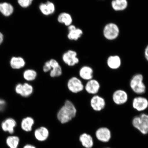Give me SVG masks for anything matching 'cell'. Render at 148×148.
<instances>
[{"label": "cell", "mask_w": 148, "mask_h": 148, "mask_svg": "<svg viewBox=\"0 0 148 148\" xmlns=\"http://www.w3.org/2000/svg\"><path fill=\"white\" fill-rule=\"evenodd\" d=\"M6 102L3 99H0V112L3 111L5 108Z\"/></svg>", "instance_id": "31"}, {"label": "cell", "mask_w": 148, "mask_h": 148, "mask_svg": "<svg viewBox=\"0 0 148 148\" xmlns=\"http://www.w3.org/2000/svg\"><path fill=\"white\" fill-rule=\"evenodd\" d=\"M79 140L81 145L85 148H92L94 145L93 138L91 135L86 133L81 134Z\"/></svg>", "instance_id": "18"}, {"label": "cell", "mask_w": 148, "mask_h": 148, "mask_svg": "<svg viewBox=\"0 0 148 148\" xmlns=\"http://www.w3.org/2000/svg\"><path fill=\"white\" fill-rule=\"evenodd\" d=\"M132 106L138 112H143L148 108V99L141 96L135 97L133 99Z\"/></svg>", "instance_id": "9"}, {"label": "cell", "mask_w": 148, "mask_h": 148, "mask_svg": "<svg viewBox=\"0 0 148 148\" xmlns=\"http://www.w3.org/2000/svg\"><path fill=\"white\" fill-rule=\"evenodd\" d=\"M3 35L1 32H0V45L3 42Z\"/></svg>", "instance_id": "34"}, {"label": "cell", "mask_w": 148, "mask_h": 148, "mask_svg": "<svg viewBox=\"0 0 148 148\" xmlns=\"http://www.w3.org/2000/svg\"><path fill=\"white\" fill-rule=\"evenodd\" d=\"M38 76V73L34 69H28L24 71L23 77L25 80L30 82L36 79Z\"/></svg>", "instance_id": "25"}, {"label": "cell", "mask_w": 148, "mask_h": 148, "mask_svg": "<svg viewBox=\"0 0 148 148\" xmlns=\"http://www.w3.org/2000/svg\"><path fill=\"white\" fill-rule=\"evenodd\" d=\"M38 9L41 13L45 16L52 15L56 10L54 3L50 1L40 3L38 5Z\"/></svg>", "instance_id": "10"}, {"label": "cell", "mask_w": 148, "mask_h": 148, "mask_svg": "<svg viewBox=\"0 0 148 148\" xmlns=\"http://www.w3.org/2000/svg\"><path fill=\"white\" fill-rule=\"evenodd\" d=\"M144 55L146 60L148 62V45L146 47L144 50Z\"/></svg>", "instance_id": "32"}, {"label": "cell", "mask_w": 148, "mask_h": 148, "mask_svg": "<svg viewBox=\"0 0 148 148\" xmlns=\"http://www.w3.org/2000/svg\"><path fill=\"white\" fill-rule=\"evenodd\" d=\"M132 125L135 128L137 129L142 134H148V114L142 113L139 116L133 118Z\"/></svg>", "instance_id": "3"}, {"label": "cell", "mask_w": 148, "mask_h": 148, "mask_svg": "<svg viewBox=\"0 0 148 148\" xmlns=\"http://www.w3.org/2000/svg\"><path fill=\"white\" fill-rule=\"evenodd\" d=\"M35 123L34 120L31 116H27L23 118L21 123V129L26 132H31Z\"/></svg>", "instance_id": "20"}, {"label": "cell", "mask_w": 148, "mask_h": 148, "mask_svg": "<svg viewBox=\"0 0 148 148\" xmlns=\"http://www.w3.org/2000/svg\"><path fill=\"white\" fill-rule=\"evenodd\" d=\"M67 27L68 33L67 37L69 40L77 41L82 36L83 32L82 29L77 27L73 24Z\"/></svg>", "instance_id": "13"}, {"label": "cell", "mask_w": 148, "mask_h": 148, "mask_svg": "<svg viewBox=\"0 0 148 148\" xmlns=\"http://www.w3.org/2000/svg\"><path fill=\"white\" fill-rule=\"evenodd\" d=\"M14 12V8L9 3H0V12L5 16H9Z\"/></svg>", "instance_id": "24"}, {"label": "cell", "mask_w": 148, "mask_h": 148, "mask_svg": "<svg viewBox=\"0 0 148 148\" xmlns=\"http://www.w3.org/2000/svg\"><path fill=\"white\" fill-rule=\"evenodd\" d=\"M130 86L134 93L141 95L145 93L147 88L144 82V77L140 73L135 74L130 82Z\"/></svg>", "instance_id": "2"}, {"label": "cell", "mask_w": 148, "mask_h": 148, "mask_svg": "<svg viewBox=\"0 0 148 148\" xmlns=\"http://www.w3.org/2000/svg\"><path fill=\"white\" fill-rule=\"evenodd\" d=\"M62 59L65 64L70 66H73L79 64V59L76 51L69 49L62 54Z\"/></svg>", "instance_id": "6"}, {"label": "cell", "mask_w": 148, "mask_h": 148, "mask_svg": "<svg viewBox=\"0 0 148 148\" xmlns=\"http://www.w3.org/2000/svg\"><path fill=\"white\" fill-rule=\"evenodd\" d=\"M109 148V147H106V148Z\"/></svg>", "instance_id": "35"}, {"label": "cell", "mask_w": 148, "mask_h": 148, "mask_svg": "<svg viewBox=\"0 0 148 148\" xmlns=\"http://www.w3.org/2000/svg\"><path fill=\"white\" fill-rule=\"evenodd\" d=\"M49 131L47 127L41 126L38 127L34 131V136L38 141L43 142L49 138Z\"/></svg>", "instance_id": "14"}, {"label": "cell", "mask_w": 148, "mask_h": 148, "mask_svg": "<svg viewBox=\"0 0 148 148\" xmlns=\"http://www.w3.org/2000/svg\"><path fill=\"white\" fill-rule=\"evenodd\" d=\"M111 6L114 11H123L128 6V2L127 0H112Z\"/></svg>", "instance_id": "21"}, {"label": "cell", "mask_w": 148, "mask_h": 148, "mask_svg": "<svg viewBox=\"0 0 148 148\" xmlns=\"http://www.w3.org/2000/svg\"><path fill=\"white\" fill-rule=\"evenodd\" d=\"M68 90L72 93L77 94L84 90V85L80 79L73 77L69 79L67 83Z\"/></svg>", "instance_id": "5"}, {"label": "cell", "mask_w": 148, "mask_h": 148, "mask_svg": "<svg viewBox=\"0 0 148 148\" xmlns=\"http://www.w3.org/2000/svg\"><path fill=\"white\" fill-rule=\"evenodd\" d=\"M128 95L127 92L122 89L115 90L112 95L113 101L118 105L125 104L128 101Z\"/></svg>", "instance_id": "8"}, {"label": "cell", "mask_w": 148, "mask_h": 148, "mask_svg": "<svg viewBox=\"0 0 148 148\" xmlns=\"http://www.w3.org/2000/svg\"><path fill=\"white\" fill-rule=\"evenodd\" d=\"M23 148H37L35 146L31 144H27L24 146Z\"/></svg>", "instance_id": "33"}, {"label": "cell", "mask_w": 148, "mask_h": 148, "mask_svg": "<svg viewBox=\"0 0 148 148\" xmlns=\"http://www.w3.org/2000/svg\"><path fill=\"white\" fill-rule=\"evenodd\" d=\"M10 64L13 69H18L25 66V62L22 57H13L11 59Z\"/></svg>", "instance_id": "22"}, {"label": "cell", "mask_w": 148, "mask_h": 148, "mask_svg": "<svg viewBox=\"0 0 148 148\" xmlns=\"http://www.w3.org/2000/svg\"><path fill=\"white\" fill-rule=\"evenodd\" d=\"M51 69L49 72V75L51 77L54 78L60 77L62 75V68L59 62L52 64L51 65Z\"/></svg>", "instance_id": "23"}, {"label": "cell", "mask_w": 148, "mask_h": 148, "mask_svg": "<svg viewBox=\"0 0 148 148\" xmlns=\"http://www.w3.org/2000/svg\"><path fill=\"white\" fill-rule=\"evenodd\" d=\"M121 64V59L119 56L111 55L107 59V65L111 69L116 70L119 69Z\"/></svg>", "instance_id": "16"}, {"label": "cell", "mask_w": 148, "mask_h": 148, "mask_svg": "<svg viewBox=\"0 0 148 148\" xmlns=\"http://www.w3.org/2000/svg\"><path fill=\"white\" fill-rule=\"evenodd\" d=\"M77 110L75 105L71 101L66 100L61 107L57 114V117L61 123H69L77 115Z\"/></svg>", "instance_id": "1"}, {"label": "cell", "mask_w": 148, "mask_h": 148, "mask_svg": "<svg viewBox=\"0 0 148 148\" xmlns=\"http://www.w3.org/2000/svg\"><path fill=\"white\" fill-rule=\"evenodd\" d=\"M101 88V85L97 79H92L87 81L84 90L88 93L93 95H97Z\"/></svg>", "instance_id": "12"}, {"label": "cell", "mask_w": 148, "mask_h": 148, "mask_svg": "<svg viewBox=\"0 0 148 148\" xmlns=\"http://www.w3.org/2000/svg\"><path fill=\"white\" fill-rule=\"evenodd\" d=\"M59 23L68 27L73 24V19L71 14L67 12H62L59 14L57 18Z\"/></svg>", "instance_id": "19"}, {"label": "cell", "mask_w": 148, "mask_h": 148, "mask_svg": "<svg viewBox=\"0 0 148 148\" xmlns=\"http://www.w3.org/2000/svg\"><path fill=\"white\" fill-rule=\"evenodd\" d=\"M119 27L114 23H109L106 24L103 29V36L107 40H115L119 36Z\"/></svg>", "instance_id": "4"}, {"label": "cell", "mask_w": 148, "mask_h": 148, "mask_svg": "<svg viewBox=\"0 0 148 148\" xmlns=\"http://www.w3.org/2000/svg\"><path fill=\"white\" fill-rule=\"evenodd\" d=\"M90 104L92 110L95 112H99L105 108L106 102L104 98L97 94L92 97L90 101Z\"/></svg>", "instance_id": "7"}, {"label": "cell", "mask_w": 148, "mask_h": 148, "mask_svg": "<svg viewBox=\"0 0 148 148\" xmlns=\"http://www.w3.org/2000/svg\"><path fill=\"white\" fill-rule=\"evenodd\" d=\"M79 74L81 79L87 81L93 79L94 70L90 66H84L80 68Z\"/></svg>", "instance_id": "15"}, {"label": "cell", "mask_w": 148, "mask_h": 148, "mask_svg": "<svg viewBox=\"0 0 148 148\" xmlns=\"http://www.w3.org/2000/svg\"><path fill=\"white\" fill-rule=\"evenodd\" d=\"M34 0H18V3L20 6L23 8H27L32 4Z\"/></svg>", "instance_id": "28"}, {"label": "cell", "mask_w": 148, "mask_h": 148, "mask_svg": "<svg viewBox=\"0 0 148 148\" xmlns=\"http://www.w3.org/2000/svg\"><path fill=\"white\" fill-rule=\"evenodd\" d=\"M16 125V123L15 120L12 118H8L2 122L1 127L5 132L12 134L14 132V129Z\"/></svg>", "instance_id": "17"}, {"label": "cell", "mask_w": 148, "mask_h": 148, "mask_svg": "<svg viewBox=\"0 0 148 148\" xmlns=\"http://www.w3.org/2000/svg\"><path fill=\"white\" fill-rule=\"evenodd\" d=\"M6 144L10 148H17L20 143V138L16 136H10L6 139Z\"/></svg>", "instance_id": "26"}, {"label": "cell", "mask_w": 148, "mask_h": 148, "mask_svg": "<svg viewBox=\"0 0 148 148\" xmlns=\"http://www.w3.org/2000/svg\"><path fill=\"white\" fill-rule=\"evenodd\" d=\"M23 84L18 83L16 85L15 87V91L16 93L21 96L23 90Z\"/></svg>", "instance_id": "30"}, {"label": "cell", "mask_w": 148, "mask_h": 148, "mask_svg": "<svg viewBox=\"0 0 148 148\" xmlns=\"http://www.w3.org/2000/svg\"><path fill=\"white\" fill-rule=\"evenodd\" d=\"M33 91L34 88L32 85L28 83H24L23 84V90L21 96L25 97H29L33 93Z\"/></svg>", "instance_id": "27"}, {"label": "cell", "mask_w": 148, "mask_h": 148, "mask_svg": "<svg viewBox=\"0 0 148 148\" xmlns=\"http://www.w3.org/2000/svg\"><path fill=\"white\" fill-rule=\"evenodd\" d=\"M96 138L100 142L107 143L112 138V133L110 129L106 127H101L98 129L95 133Z\"/></svg>", "instance_id": "11"}, {"label": "cell", "mask_w": 148, "mask_h": 148, "mask_svg": "<svg viewBox=\"0 0 148 148\" xmlns=\"http://www.w3.org/2000/svg\"><path fill=\"white\" fill-rule=\"evenodd\" d=\"M51 66L50 64L49 60L46 61L42 67V70H43V72L45 73H49L51 71Z\"/></svg>", "instance_id": "29"}]
</instances>
